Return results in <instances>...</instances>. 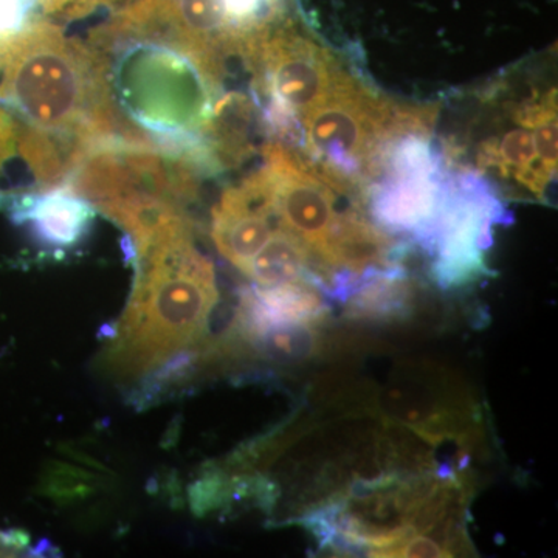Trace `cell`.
I'll list each match as a JSON object with an SVG mask.
<instances>
[{"label": "cell", "instance_id": "obj_1", "mask_svg": "<svg viewBox=\"0 0 558 558\" xmlns=\"http://www.w3.org/2000/svg\"><path fill=\"white\" fill-rule=\"evenodd\" d=\"M193 230L126 253L135 266L134 288L102 355L116 376H145L172 355L204 343L219 290L215 266L194 245Z\"/></svg>", "mask_w": 558, "mask_h": 558}, {"label": "cell", "instance_id": "obj_2", "mask_svg": "<svg viewBox=\"0 0 558 558\" xmlns=\"http://www.w3.org/2000/svg\"><path fill=\"white\" fill-rule=\"evenodd\" d=\"M0 102L25 126L81 142L135 132L113 101L105 57L47 17L0 62Z\"/></svg>", "mask_w": 558, "mask_h": 558}, {"label": "cell", "instance_id": "obj_3", "mask_svg": "<svg viewBox=\"0 0 558 558\" xmlns=\"http://www.w3.org/2000/svg\"><path fill=\"white\" fill-rule=\"evenodd\" d=\"M207 178L185 157L160 148L145 135L92 138L64 186L90 202L134 241L157 236L199 197Z\"/></svg>", "mask_w": 558, "mask_h": 558}, {"label": "cell", "instance_id": "obj_4", "mask_svg": "<svg viewBox=\"0 0 558 558\" xmlns=\"http://www.w3.org/2000/svg\"><path fill=\"white\" fill-rule=\"evenodd\" d=\"M508 222L512 215L478 172L447 174L428 248L433 281L451 290L490 277L484 253L492 247L495 227Z\"/></svg>", "mask_w": 558, "mask_h": 558}, {"label": "cell", "instance_id": "obj_5", "mask_svg": "<svg viewBox=\"0 0 558 558\" xmlns=\"http://www.w3.org/2000/svg\"><path fill=\"white\" fill-rule=\"evenodd\" d=\"M260 153L264 161L258 170L269 190L279 227L306 244L318 269L341 213V197L349 196L340 193L304 154L284 143L267 140Z\"/></svg>", "mask_w": 558, "mask_h": 558}, {"label": "cell", "instance_id": "obj_6", "mask_svg": "<svg viewBox=\"0 0 558 558\" xmlns=\"http://www.w3.org/2000/svg\"><path fill=\"white\" fill-rule=\"evenodd\" d=\"M278 226L269 190L256 170L220 193L211 208L209 236L220 255L245 274Z\"/></svg>", "mask_w": 558, "mask_h": 558}, {"label": "cell", "instance_id": "obj_7", "mask_svg": "<svg viewBox=\"0 0 558 558\" xmlns=\"http://www.w3.org/2000/svg\"><path fill=\"white\" fill-rule=\"evenodd\" d=\"M10 215L16 226H27L40 245L65 253L89 236L97 208L65 186H58L13 197Z\"/></svg>", "mask_w": 558, "mask_h": 558}, {"label": "cell", "instance_id": "obj_8", "mask_svg": "<svg viewBox=\"0 0 558 558\" xmlns=\"http://www.w3.org/2000/svg\"><path fill=\"white\" fill-rule=\"evenodd\" d=\"M329 311V300L311 282H286L274 288L252 284L242 289L229 333L240 336L266 326L295 323L322 326Z\"/></svg>", "mask_w": 558, "mask_h": 558}, {"label": "cell", "instance_id": "obj_9", "mask_svg": "<svg viewBox=\"0 0 558 558\" xmlns=\"http://www.w3.org/2000/svg\"><path fill=\"white\" fill-rule=\"evenodd\" d=\"M414 290L402 264L366 270L343 301L344 317L355 322L398 323L413 315Z\"/></svg>", "mask_w": 558, "mask_h": 558}, {"label": "cell", "instance_id": "obj_10", "mask_svg": "<svg viewBox=\"0 0 558 558\" xmlns=\"http://www.w3.org/2000/svg\"><path fill=\"white\" fill-rule=\"evenodd\" d=\"M244 275L260 288L307 281L322 290L311 250L295 234L279 226L266 245L256 253Z\"/></svg>", "mask_w": 558, "mask_h": 558}, {"label": "cell", "instance_id": "obj_11", "mask_svg": "<svg viewBox=\"0 0 558 558\" xmlns=\"http://www.w3.org/2000/svg\"><path fill=\"white\" fill-rule=\"evenodd\" d=\"M319 328L322 326L303 323L271 325L240 336L229 333L223 344H242L256 357L278 365H296L318 354L322 348Z\"/></svg>", "mask_w": 558, "mask_h": 558}, {"label": "cell", "instance_id": "obj_12", "mask_svg": "<svg viewBox=\"0 0 558 558\" xmlns=\"http://www.w3.org/2000/svg\"><path fill=\"white\" fill-rule=\"evenodd\" d=\"M227 21L234 38L247 50L253 40L258 39L279 22L282 0H222Z\"/></svg>", "mask_w": 558, "mask_h": 558}, {"label": "cell", "instance_id": "obj_13", "mask_svg": "<svg viewBox=\"0 0 558 558\" xmlns=\"http://www.w3.org/2000/svg\"><path fill=\"white\" fill-rule=\"evenodd\" d=\"M92 490V476L78 468L54 462L43 478V494L58 501L83 498Z\"/></svg>", "mask_w": 558, "mask_h": 558}, {"label": "cell", "instance_id": "obj_14", "mask_svg": "<svg viewBox=\"0 0 558 558\" xmlns=\"http://www.w3.org/2000/svg\"><path fill=\"white\" fill-rule=\"evenodd\" d=\"M230 494L231 486L226 476L220 472H209L190 487L191 509L197 515H207L226 506Z\"/></svg>", "mask_w": 558, "mask_h": 558}, {"label": "cell", "instance_id": "obj_15", "mask_svg": "<svg viewBox=\"0 0 558 558\" xmlns=\"http://www.w3.org/2000/svg\"><path fill=\"white\" fill-rule=\"evenodd\" d=\"M113 2L116 0H43L40 9L46 17L76 21Z\"/></svg>", "mask_w": 558, "mask_h": 558}, {"label": "cell", "instance_id": "obj_16", "mask_svg": "<svg viewBox=\"0 0 558 558\" xmlns=\"http://www.w3.org/2000/svg\"><path fill=\"white\" fill-rule=\"evenodd\" d=\"M557 117H550L538 123L532 130L534 137L535 150H537L538 159L545 165L546 170L557 174Z\"/></svg>", "mask_w": 558, "mask_h": 558}, {"label": "cell", "instance_id": "obj_17", "mask_svg": "<svg viewBox=\"0 0 558 558\" xmlns=\"http://www.w3.org/2000/svg\"><path fill=\"white\" fill-rule=\"evenodd\" d=\"M16 138V120L5 109L0 108V172L7 161L14 156L17 148Z\"/></svg>", "mask_w": 558, "mask_h": 558}]
</instances>
